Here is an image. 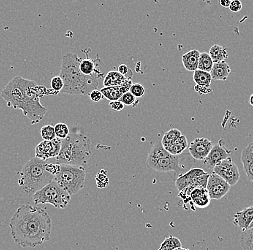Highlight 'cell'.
<instances>
[{"instance_id": "obj_1", "label": "cell", "mask_w": 253, "mask_h": 250, "mask_svg": "<svg viewBox=\"0 0 253 250\" xmlns=\"http://www.w3.org/2000/svg\"><path fill=\"white\" fill-rule=\"evenodd\" d=\"M9 228L17 245L35 248L50 240L52 219L43 208L23 204L11 218Z\"/></svg>"}, {"instance_id": "obj_2", "label": "cell", "mask_w": 253, "mask_h": 250, "mask_svg": "<svg viewBox=\"0 0 253 250\" xmlns=\"http://www.w3.org/2000/svg\"><path fill=\"white\" fill-rule=\"evenodd\" d=\"M82 58L77 53H68L63 56L59 76L64 83L63 93L74 96H89L93 90L97 89L103 73L92 76L84 75L79 70Z\"/></svg>"}, {"instance_id": "obj_3", "label": "cell", "mask_w": 253, "mask_h": 250, "mask_svg": "<svg viewBox=\"0 0 253 250\" xmlns=\"http://www.w3.org/2000/svg\"><path fill=\"white\" fill-rule=\"evenodd\" d=\"M89 138L82 134H69L63 139L61 151L56 157L57 164L79 166L86 164L91 156Z\"/></svg>"}, {"instance_id": "obj_4", "label": "cell", "mask_w": 253, "mask_h": 250, "mask_svg": "<svg viewBox=\"0 0 253 250\" xmlns=\"http://www.w3.org/2000/svg\"><path fill=\"white\" fill-rule=\"evenodd\" d=\"M46 161L32 158L27 161L20 172L18 184L27 194L33 195L53 181L54 175L47 170Z\"/></svg>"}, {"instance_id": "obj_5", "label": "cell", "mask_w": 253, "mask_h": 250, "mask_svg": "<svg viewBox=\"0 0 253 250\" xmlns=\"http://www.w3.org/2000/svg\"><path fill=\"white\" fill-rule=\"evenodd\" d=\"M46 87L40 86L36 81L25 79L24 87L23 115L31 121V124L39 123L47 113V109L41 104L40 98L48 95H54ZM56 95L57 93H55Z\"/></svg>"}, {"instance_id": "obj_6", "label": "cell", "mask_w": 253, "mask_h": 250, "mask_svg": "<svg viewBox=\"0 0 253 250\" xmlns=\"http://www.w3.org/2000/svg\"><path fill=\"white\" fill-rule=\"evenodd\" d=\"M71 200L69 193L53 179V181L33 195L35 205L50 204L55 208L63 209Z\"/></svg>"}, {"instance_id": "obj_7", "label": "cell", "mask_w": 253, "mask_h": 250, "mask_svg": "<svg viewBox=\"0 0 253 250\" xmlns=\"http://www.w3.org/2000/svg\"><path fill=\"white\" fill-rule=\"evenodd\" d=\"M86 176L84 167L62 164L59 172L55 175L54 180L72 196L84 188Z\"/></svg>"}, {"instance_id": "obj_8", "label": "cell", "mask_w": 253, "mask_h": 250, "mask_svg": "<svg viewBox=\"0 0 253 250\" xmlns=\"http://www.w3.org/2000/svg\"><path fill=\"white\" fill-rule=\"evenodd\" d=\"M25 79L16 76L6 85L1 93V96L7 102V106L21 110L24 104V87Z\"/></svg>"}, {"instance_id": "obj_9", "label": "cell", "mask_w": 253, "mask_h": 250, "mask_svg": "<svg viewBox=\"0 0 253 250\" xmlns=\"http://www.w3.org/2000/svg\"><path fill=\"white\" fill-rule=\"evenodd\" d=\"M214 173L225 180L229 186H235L240 180V172L230 157L221 161L213 169Z\"/></svg>"}, {"instance_id": "obj_10", "label": "cell", "mask_w": 253, "mask_h": 250, "mask_svg": "<svg viewBox=\"0 0 253 250\" xmlns=\"http://www.w3.org/2000/svg\"><path fill=\"white\" fill-rule=\"evenodd\" d=\"M62 140L55 138L52 141H42L35 149V157L46 161L50 158H56L61 151Z\"/></svg>"}, {"instance_id": "obj_11", "label": "cell", "mask_w": 253, "mask_h": 250, "mask_svg": "<svg viewBox=\"0 0 253 250\" xmlns=\"http://www.w3.org/2000/svg\"><path fill=\"white\" fill-rule=\"evenodd\" d=\"M206 189L208 191L210 199L219 200L229 192L230 186L221 177L213 172L209 176Z\"/></svg>"}, {"instance_id": "obj_12", "label": "cell", "mask_w": 253, "mask_h": 250, "mask_svg": "<svg viewBox=\"0 0 253 250\" xmlns=\"http://www.w3.org/2000/svg\"><path fill=\"white\" fill-rule=\"evenodd\" d=\"M232 153L229 149L226 147L224 141L221 139L216 145H213L208 156L204 159L203 163L209 169H213L221 161L229 157Z\"/></svg>"}, {"instance_id": "obj_13", "label": "cell", "mask_w": 253, "mask_h": 250, "mask_svg": "<svg viewBox=\"0 0 253 250\" xmlns=\"http://www.w3.org/2000/svg\"><path fill=\"white\" fill-rule=\"evenodd\" d=\"M213 143L206 138H197L191 142L189 152L195 160L203 161L213 147Z\"/></svg>"}, {"instance_id": "obj_14", "label": "cell", "mask_w": 253, "mask_h": 250, "mask_svg": "<svg viewBox=\"0 0 253 250\" xmlns=\"http://www.w3.org/2000/svg\"><path fill=\"white\" fill-rule=\"evenodd\" d=\"M179 163V156H173L170 154L167 157L158 159L148 167L158 172H175V173L179 174L181 172Z\"/></svg>"}, {"instance_id": "obj_15", "label": "cell", "mask_w": 253, "mask_h": 250, "mask_svg": "<svg viewBox=\"0 0 253 250\" xmlns=\"http://www.w3.org/2000/svg\"><path fill=\"white\" fill-rule=\"evenodd\" d=\"M241 161L247 178L249 181L253 183V142L243 149Z\"/></svg>"}, {"instance_id": "obj_16", "label": "cell", "mask_w": 253, "mask_h": 250, "mask_svg": "<svg viewBox=\"0 0 253 250\" xmlns=\"http://www.w3.org/2000/svg\"><path fill=\"white\" fill-rule=\"evenodd\" d=\"M253 221V206H250L241 211L237 212L233 216L234 225L240 228L243 232L249 229Z\"/></svg>"}, {"instance_id": "obj_17", "label": "cell", "mask_w": 253, "mask_h": 250, "mask_svg": "<svg viewBox=\"0 0 253 250\" xmlns=\"http://www.w3.org/2000/svg\"><path fill=\"white\" fill-rule=\"evenodd\" d=\"M207 174L203 169L191 168L186 173L180 175L178 178L175 180V186L178 191H183L185 188L189 186L190 183L192 181L193 179L202 176Z\"/></svg>"}, {"instance_id": "obj_18", "label": "cell", "mask_w": 253, "mask_h": 250, "mask_svg": "<svg viewBox=\"0 0 253 250\" xmlns=\"http://www.w3.org/2000/svg\"><path fill=\"white\" fill-rule=\"evenodd\" d=\"M191 201L194 204V206L199 208H205L210 205V199L208 191L206 188H195L191 191L189 196Z\"/></svg>"}, {"instance_id": "obj_19", "label": "cell", "mask_w": 253, "mask_h": 250, "mask_svg": "<svg viewBox=\"0 0 253 250\" xmlns=\"http://www.w3.org/2000/svg\"><path fill=\"white\" fill-rule=\"evenodd\" d=\"M170 155V153L166 151L161 142L157 141V142H155L154 145L150 149L148 158H147L146 165L150 167L151 164L156 162L158 159L167 157Z\"/></svg>"}, {"instance_id": "obj_20", "label": "cell", "mask_w": 253, "mask_h": 250, "mask_svg": "<svg viewBox=\"0 0 253 250\" xmlns=\"http://www.w3.org/2000/svg\"><path fill=\"white\" fill-rule=\"evenodd\" d=\"M200 53L199 50L194 49L185 53L182 56V62L183 66L189 72H195L198 69Z\"/></svg>"}, {"instance_id": "obj_21", "label": "cell", "mask_w": 253, "mask_h": 250, "mask_svg": "<svg viewBox=\"0 0 253 250\" xmlns=\"http://www.w3.org/2000/svg\"><path fill=\"white\" fill-rule=\"evenodd\" d=\"M231 72L230 66L226 61L216 63L213 64L212 69L210 72L212 80L226 81Z\"/></svg>"}, {"instance_id": "obj_22", "label": "cell", "mask_w": 253, "mask_h": 250, "mask_svg": "<svg viewBox=\"0 0 253 250\" xmlns=\"http://www.w3.org/2000/svg\"><path fill=\"white\" fill-rule=\"evenodd\" d=\"M100 62L99 58L96 60H92L87 57L84 59H82L80 64H79V70L80 72L86 76H92L96 74H100L102 73L100 70L96 68V65Z\"/></svg>"}, {"instance_id": "obj_23", "label": "cell", "mask_w": 253, "mask_h": 250, "mask_svg": "<svg viewBox=\"0 0 253 250\" xmlns=\"http://www.w3.org/2000/svg\"><path fill=\"white\" fill-rule=\"evenodd\" d=\"M209 55L211 57L214 64L222 62L228 58V50L226 47L215 44L209 50Z\"/></svg>"}, {"instance_id": "obj_24", "label": "cell", "mask_w": 253, "mask_h": 250, "mask_svg": "<svg viewBox=\"0 0 253 250\" xmlns=\"http://www.w3.org/2000/svg\"><path fill=\"white\" fill-rule=\"evenodd\" d=\"M187 147V139L185 136L182 135L173 144L167 147L166 150L173 156H180Z\"/></svg>"}, {"instance_id": "obj_25", "label": "cell", "mask_w": 253, "mask_h": 250, "mask_svg": "<svg viewBox=\"0 0 253 250\" xmlns=\"http://www.w3.org/2000/svg\"><path fill=\"white\" fill-rule=\"evenodd\" d=\"M126 78L118 71H111L107 73L103 81L104 87L120 86L126 81Z\"/></svg>"}, {"instance_id": "obj_26", "label": "cell", "mask_w": 253, "mask_h": 250, "mask_svg": "<svg viewBox=\"0 0 253 250\" xmlns=\"http://www.w3.org/2000/svg\"><path fill=\"white\" fill-rule=\"evenodd\" d=\"M100 91L103 96L110 100V102L119 100L123 95L120 86L104 87Z\"/></svg>"}, {"instance_id": "obj_27", "label": "cell", "mask_w": 253, "mask_h": 250, "mask_svg": "<svg viewBox=\"0 0 253 250\" xmlns=\"http://www.w3.org/2000/svg\"><path fill=\"white\" fill-rule=\"evenodd\" d=\"M181 247V240L178 237L170 235L164 239L157 250H174Z\"/></svg>"}, {"instance_id": "obj_28", "label": "cell", "mask_w": 253, "mask_h": 250, "mask_svg": "<svg viewBox=\"0 0 253 250\" xmlns=\"http://www.w3.org/2000/svg\"><path fill=\"white\" fill-rule=\"evenodd\" d=\"M193 80L197 85H204V86H210L211 85V78L210 73L203 72V71L196 70L193 75Z\"/></svg>"}, {"instance_id": "obj_29", "label": "cell", "mask_w": 253, "mask_h": 250, "mask_svg": "<svg viewBox=\"0 0 253 250\" xmlns=\"http://www.w3.org/2000/svg\"><path fill=\"white\" fill-rule=\"evenodd\" d=\"M181 136V132L179 130L177 129H170V131H167L164 134L161 143H162V145L164 146L166 150L167 147L173 144Z\"/></svg>"}, {"instance_id": "obj_30", "label": "cell", "mask_w": 253, "mask_h": 250, "mask_svg": "<svg viewBox=\"0 0 253 250\" xmlns=\"http://www.w3.org/2000/svg\"><path fill=\"white\" fill-rule=\"evenodd\" d=\"M240 245L243 250H253V227L243 232Z\"/></svg>"}, {"instance_id": "obj_31", "label": "cell", "mask_w": 253, "mask_h": 250, "mask_svg": "<svg viewBox=\"0 0 253 250\" xmlns=\"http://www.w3.org/2000/svg\"><path fill=\"white\" fill-rule=\"evenodd\" d=\"M213 64L212 59L210 56L209 53H200L199 56V64H198V69L203 71V72L210 73L212 69Z\"/></svg>"}, {"instance_id": "obj_32", "label": "cell", "mask_w": 253, "mask_h": 250, "mask_svg": "<svg viewBox=\"0 0 253 250\" xmlns=\"http://www.w3.org/2000/svg\"><path fill=\"white\" fill-rule=\"evenodd\" d=\"M41 137L43 139L44 141H52L56 138L55 133L54 126L52 125H46V126H42L41 131Z\"/></svg>"}, {"instance_id": "obj_33", "label": "cell", "mask_w": 253, "mask_h": 250, "mask_svg": "<svg viewBox=\"0 0 253 250\" xmlns=\"http://www.w3.org/2000/svg\"><path fill=\"white\" fill-rule=\"evenodd\" d=\"M55 136L58 139H66L69 135V129L67 125L63 123H58L54 126Z\"/></svg>"}, {"instance_id": "obj_34", "label": "cell", "mask_w": 253, "mask_h": 250, "mask_svg": "<svg viewBox=\"0 0 253 250\" xmlns=\"http://www.w3.org/2000/svg\"><path fill=\"white\" fill-rule=\"evenodd\" d=\"M96 185L99 188H106L109 184V178L107 172L104 170L101 171L96 176Z\"/></svg>"}, {"instance_id": "obj_35", "label": "cell", "mask_w": 253, "mask_h": 250, "mask_svg": "<svg viewBox=\"0 0 253 250\" xmlns=\"http://www.w3.org/2000/svg\"><path fill=\"white\" fill-rule=\"evenodd\" d=\"M50 86H51L52 90H53L55 93L58 94L60 92L62 91L63 87H64V83H63V81L59 75L55 76L50 82Z\"/></svg>"}, {"instance_id": "obj_36", "label": "cell", "mask_w": 253, "mask_h": 250, "mask_svg": "<svg viewBox=\"0 0 253 250\" xmlns=\"http://www.w3.org/2000/svg\"><path fill=\"white\" fill-rule=\"evenodd\" d=\"M119 101L124 105L134 106V104L135 103L136 98L129 91L124 93L119 99Z\"/></svg>"}, {"instance_id": "obj_37", "label": "cell", "mask_w": 253, "mask_h": 250, "mask_svg": "<svg viewBox=\"0 0 253 250\" xmlns=\"http://www.w3.org/2000/svg\"><path fill=\"white\" fill-rule=\"evenodd\" d=\"M129 92L133 95L134 97L140 98L145 95V90L143 85H142L141 84L134 83L131 87Z\"/></svg>"}, {"instance_id": "obj_38", "label": "cell", "mask_w": 253, "mask_h": 250, "mask_svg": "<svg viewBox=\"0 0 253 250\" xmlns=\"http://www.w3.org/2000/svg\"><path fill=\"white\" fill-rule=\"evenodd\" d=\"M118 72L120 73L121 75L126 78V80H131L133 76V72L129 68H128L126 64H121L118 66Z\"/></svg>"}, {"instance_id": "obj_39", "label": "cell", "mask_w": 253, "mask_h": 250, "mask_svg": "<svg viewBox=\"0 0 253 250\" xmlns=\"http://www.w3.org/2000/svg\"><path fill=\"white\" fill-rule=\"evenodd\" d=\"M229 8L231 12L237 13V12L241 11L242 8H243V4H242L241 1H239V0H234V1H231Z\"/></svg>"}, {"instance_id": "obj_40", "label": "cell", "mask_w": 253, "mask_h": 250, "mask_svg": "<svg viewBox=\"0 0 253 250\" xmlns=\"http://www.w3.org/2000/svg\"><path fill=\"white\" fill-rule=\"evenodd\" d=\"M89 97L91 98V100L94 101L95 102H98L102 100L104 96H103L100 90L96 89L91 92V93L89 94Z\"/></svg>"}, {"instance_id": "obj_41", "label": "cell", "mask_w": 253, "mask_h": 250, "mask_svg": "<svg viewBox=\"0 0 253 250\" xmlns=\"http://www.w3.org/2000/svg\"><path fill=\"white\" fill-rule=\"evenodd\" d=\"M194 90H196V92L199 95L208 94V93H210L212 91L210 86H204V85H196Z\"/></svg>"}, {"instance_id": "obj_42", "label": "cell", "mask_w": 253, "mask_h": 250, "mask_svg": "<svg viewBox=\"0 0 253 250\" xmlns=\"http://www.w3.org/2000/svg\"><path fill=\"white\" fill-rule=\"evenodd\" d=\"M124 105L120 101H114L110 102V107L114 111H121L124 109Z\"/></svg>"}, {"instance_id": "obj_43", "label": "cell", "mask_w": 253, "mask_h": 250, "mask_svg": "<svg viewBox=\"0 0 253 250\" xmlns=\"http://www.w3.org/2000/svg\"><path fill=\"white\" fill-rule=\"evenodd\" d=\"M132 85H133V83H132V80H126L121 85H120V89H121L123 94L126 93V92H129Z\"/></svg>"}, {"instance_id": "obj_44", "label": "cell", "mask_w": 253, "mask_h": 250, "mask_svg": "<svg viewBox=\"0 0 253 250\" xmlns=\"http://www.w3.org/2000/svg\"><path fill=\"white\" fill-rule=\"evenodd\" d=\"M219 3H220L221 7H224V8H229L231 1H229V0H221Z\"/></svg>"}, {"instance_id": "obj_45", "label": "cell", "mask_w": 253, "mask_h": 250, "mask_svg": "<svg viewBox=\"0 0 253 250\" xmlns=\"http://www.w3.org/2000/svg\"><path fill=\"white\" fill-rule=\"evenodd\" d=\"M249 102L250 105L253 106V93L251 96H250Z\"/></svg>"}, {"instance_id": "obj_46", "label": "cell", "mask_w": 253, "mask_h": 250, "mask_svg": "<svg viewBox=\"0 0 253 250\" xmlns=\"http://www.w3.org/2000/svg\"><path fill=\"white\" fill-rule=\"evenodd\" d=\"M175 250H190L189 249V248H177V249H175Z\"/></svg>"}, {"instance_id": "obj_47", "label": "cell", "mask_w": 253, "mask_h": 250, "mask_svg": "<svg viewBox=\"0 0 253 250\" xmlns=\"http://www.w3.org/2000/svg\"><path fill=\"white\" fill-rule=\"evenodd\" d=\"M253 227V221H252V223H251V225L249 226V229H251V228Z\"/></svg>"}, {"instance_id": "obj_48", "label": "cell", "mask_w": 253, "mask_h": 250, "mask_svg": "<svg viewBox=\"0 0 253 250\" xmlns=\"http://www.w3.org/2000/svg\"></svg>"}]
</instances>
